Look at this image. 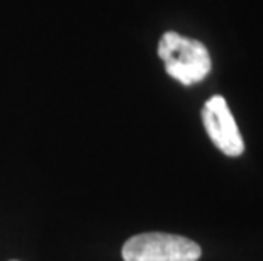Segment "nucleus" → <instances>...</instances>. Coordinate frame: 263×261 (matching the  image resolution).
Masks as SVG:
<instances>
[{
	"mask_svg": "<svg viewBox=\"0 0 263 261\" xmlns=\"http://www.w3.org/2000/svg\"><path fill=\"white\" fill-rule=\"evenodd\" d=\"M158 56L173 80L192 85L202 82L211 71V56L202 43L166 32L158 43Z\"/></svg>",
	"mask_w": 263,
	"mask_h": 261,
	"instance_id": "1",
	"label": "nucleus"
},
{
	"mask_svg": "<svg viewBox=\"0 0 263 261\" xmlns=\"http://www.w3.org/2000/svg\"><path fill=\"white\" fill-rule=\"evenodd\" d=\"M200 254L197 243L166 232H143L122 246L124 261H197Z\"/></svg>",
	"mask_w": 263,
	"mask_h": 261,
	"instance_id": "2",
	"label": "nucleus"
},
{
	"mask_svg": "<svg viewBox=\"0 0 263 261\" xmlns=\"http://www.w3.org/2000/svg\"><path fill=\"white\" fill-rule=\"evenodd\" d=\"M202 122L214 146L226 156H239L245 151V143L236 121L226 101L221 95L211 97L202 109Z\"/></svg>",
	"mask_w": 263,
	"mask_h": 261,
	"instance_id": "3",
	"label": "nucleus"
},
{
	"mask_svg": "<svg viewBox=\"0 0 263 261\" xmlns=\"http://www.w3.org/2000/svg\"><path fill=\"white\" fill-rule=\"evenodd\" d=\"M12 261H14V259H12Z\"/></svg>",
	"mask_w": 263,
	"mask_h": 261,
	"instance_id": "4",
	"label": "nucleus"
}]
</instances>
